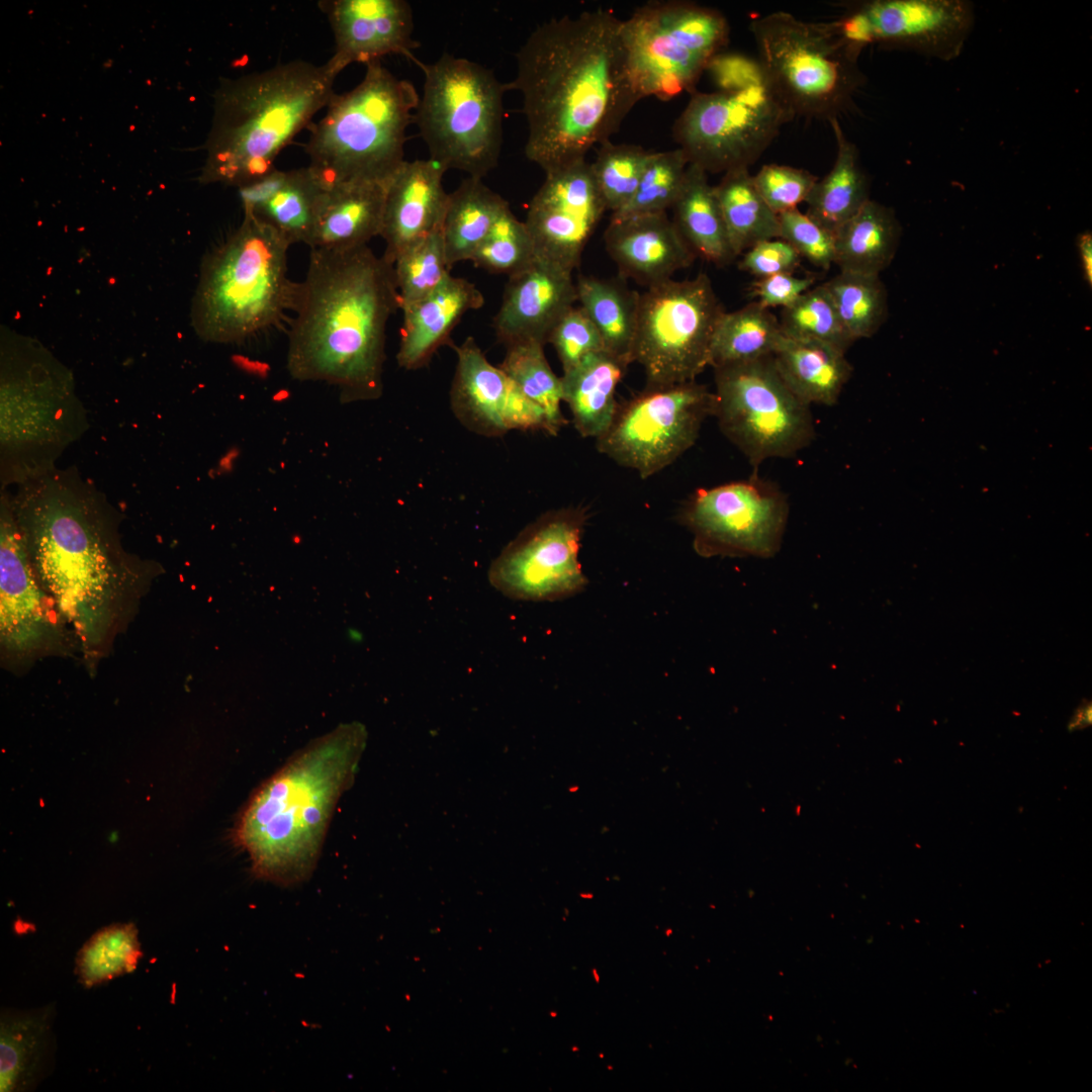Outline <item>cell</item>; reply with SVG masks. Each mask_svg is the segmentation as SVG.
<instances>
[{
	"label": "cell",
	"instance_id": "cell-1",
	"mask_svg": "<svg viewBox=\"0 0 1092 1092\" xmlns=\"http://www.w3.org/2000/svg\"><path fill=\"white\" fill-rule=\"evenodd\" d=\"M621 25L608 9L564 15L537 26L516 53V77L505 85L522 95L525 155L545 173L610 141L641 100Z\"/></svg>",
	"mask_w": 1092,
	"mask_h": 1092
},
{
	"label": "cell",
	"instance_id": "cell-2",
	"mask_svg": "<svg viewBox=\"0 0 1092 1092\" xmlns=\"http://www.w3.org/2000/svg\"><path fill=\"white\" fill-rule=\"evenodd\" d=\"M399 308L393 265L368 246L310 249L288 331L287 369L340 388L344 402L382 393L386 327Z\"/></svg>",
	"mask_w": 1092,
	"mask_h": 1092
},
{
	"label": "cell",
	"instance_id": "cell-3",
	"mask_svg": "<svg viewBox=\"0 0 1092 1092\" xmlns=\"http://www.w3.org/2000/svg\"><path fill=\"white\" fill-rule=\"evenodd\" d=\"M365 740L361 724H342L293 754L256 790L232 830L256 877L288 886L311 875Z\"/></svg>",
	"mask_w": 1092,
	"mask_h": 1092
},
{
	"label": "cell",
	"instance_id": "cell-4",
	"mask_svg": "<svg viewBox=\"0 0 1092 1092\" xmlns=\"http://www.w3.org/2000/svg\"><path fill=\"white\" fill-rule=\"evenodd\" d=\"M17 486L11 506L42 586L63 615L95 633L117 578L106 537L112 508L73 468L55 467Z\"/></svg>",
	"mask_w": 1092,
	"mask_h": 1092
},
{
	"label": "cell",
	"instance_id": "cell-5",
	"mask_svg": "<svg viewBox=\"0 0 1092 1092\" xmlns=\"http://www.w3.org/2000/svg\"><path fill=\"white\" fill-rule=\"evenodd\" d=\"M337 76L328 62L297 60L223 83L200 181L240 188L274 171L278 154L329 104Z\"/></svg>",
	"mask_w": 1092,
	"mask_h": 1092
},
{
	"label": "cell",
	"instance_id": "cell-6",
	"mask_svg": "<svg viewBox=\"0 0 1092 1092\" xmlns=\"http://www.w3.org/2000/svg\"><path fill=\"white\" fill-rule=\"evenodd\" d=\"M290 244L244 214L241 225L202 264L191 320L204 341L240 343L293 311L299 283L287 277Z\"/></svg>",
	"mask_w": 1092,
	"mask_h": 1092
},
{
	"label": "cell",
	"instance_id": "cell-7",
	"mask_svg": "<svg viewBox=\"0 0 1092 1092\" xmlns=\"http://www.w3.org/2000/svg\"><path fill=\"white\" fill-rule=\"evenodd\" d=\"M365 66L362 81L335 93L323 118L310 126L308 167L324 189L350 182L387 184L405 161L406 128L415 122L418 92L380 61Z\"/></svg>",
	"mask_w": 1092,
	"mask_h": 1092
},
{
	"label": "cell",
	"instance_id": "cell-8",
	"mask_svg": "<svg viewBox=\"0 0 1092 1092\" xmlns=\"http://www.w3.org/2000/svg\"><path fill=\"white\" fill-rule=\"evenodd\" d=\"M763 79L794 114L837 117L863 81L860 49L840 33L833 21H804L776 11L751 21Z\"/></svg>",
	"mask_w": 1092,
	"mask_h": 1092
},
{
	"label": "cell",
	"instance_id": "cell-9",
	"mask_svg": "<svg viewBox=\"0 0 1092 1092\" xmlns=\"http://www.w3.org/2000/svg\"><path fill=\"white\" fill-rule=\"evenodd\" d=\"M86 429L66 369L38 348L2 355L1 475L21 483L55 468Z\"/></svg>",
	"mask_w": 1092,
	"mask_h": 1092
},
{
	"label": "cell",
	"instance_id": "cell-10",
	"mask_svg": "<svg viewBox=\"0 0 1092 1092\" xmlns=\"http://www.w3.org/2000/svg\"><path fill=\"white\" fill-rule=\"evenodd\" d=\"M416 64L425 81L415 122L430 159L482 179L498 164L506 85L491 70L447 53Z\"/></svg>",
	"mask_w": 1092,
	"mask_h": 1092
},
{
	"label": "cell",
	"instance_id": "cell-11",
	"mask_svg": "<svg viewBox=\"0 0 1092 1092\" xmlns=\"http://www.w3.org/2000/svg\"><path fill=\"white\" fill-rule=\"evenodd\" d=\"M730 27L717 9L690 1H649L622 20L621 37L640 96L669 100L693 92L727 44Z\"/></svg>",
	"mask_w": 1092,
	"mask_h": 1092
},
{
	"label": "cell",
	"instance_id": "cell-12",
	"mask_svg": "<svg viewBox=\"0 0 1092 1092\" xmlns=\"http://www.w3.org/2000/svg\"><path fill=\"white\" fill-rule=\"evenodd\" d=\"M724 312L704 273L669 279L640 294L632 363L643 367L645 388L695 381L709 366L713 335Z\"/></svg>",
	"mask_w": 1092,
	"mask_h": 1092
},
{
	"label": "cell",
	"instance_id": "cell-13",
	"mask_svg": "<svg viewBox=\"0 0 1092 1092\" xmlns=\"http://www.w3.org/2000/svg\"><path fill=\"white\" fill-rule=\"evenodd\" d=\"M714 416L723 435L757 468L811 444L810 406L787 386L771 356L714 369Z\"/></svg>",
	"mask_w": 1092,
	"mask_h": 1092
},
{
	"label": "cell",
	"instance_id": "cell-14",
	"mask_svg": "<svg viewBox=\"0 0 1092 1092\" xmlns=\"http://www.w3.org/2000/svg\"><path fill=\"white\" fill-rule=\"evenodd\" d=\"M795 115L764 79L750 85L693 93L672 126L689 164L726 173L753 164Z\"/></svg>",
	"mask_w": 1092,
	"mask_h": 1092
},
{
	"label": "cell",
	"instance_id": "cell-15",
	"mask_svg": "<svg viewBox=\"0 0 1092 1092\" xmlns=\"http://www.w3.org/2000/svg\"><path fill=\"white\" fill-rule=\"evenodd\" d=\"M714 408V392L696 380L644 388L618 403L610 427L597 438V449L641 478H648L696 443Z\"/></svg>",
	"mask_w": 1092,
	"mask_h": 1092
},
{
	"label": "cell",
	"instance_id": "cell-16",
	"mask_svg": "<svg viewBox=\"0 0 1092 1092\" xmlns=\"http://www.w3.org/2000/svg\"><path fill=\"white\" fill-rule=\"evenodd\" d=\"M789 500L781 487L756 474L695 491L679 521L703 557H774L781 548Z\"/></svg>",
	"mask_w": 1092,
	"mask_h": 1092
},
{
	"label": "cell",
	"instance_id": "cell-17",
	"mask_svg": "<svg viewBox=\"0 0 1092 1092\" xmlns=\"http://www.w3.org/2000/svg\"><path fill=\"white\" fill-rule=\"evenodd\" d=\"M582 506L548 511L525 527L488 569V581L517 601L553 602L575 596L587 579L578 560L588 520Z\"/></svg>",
	"mask_w": 1092,
	"mask_h": 1092
},
{
	"label": "cell",
	"instance_id": "cell-18",
	"mask_svg": "<svg viewBox=\"0 0 1092 1092\" xmlns=\"http://www.w3.org/2000/svg\"><path fill=\"white\" fill-rule=\"evenodd\" d=\"M833 20L851 44L907 49L943 61L957 58L973 28V5L964 0L852 2Z\"/></svg>",
	"mask_w": 1092,
	"mask_h": 1092
},
{
	"label": "cell",
	"instance_id": "cell-19",
	"mask_svg": "<svg viewBox=\"0 0 1092 1092\" xmlns=\"http://www.w3.org/2000/svg\"><path fill=\"white\" fill-rule=\"evenodd\" d=\"M545 174L524 222L536 257L572 272L607 208L585 159Z\"/></svg>",
	"mask_w": 1092,
	"mask_h": 1092
},
{
	"label": "cell",
	"instance_id": "cell-20",
	"mask_svg": "<svg viewBox=\"0 0 1092 1092\" xmlns=\"http://www.w3.org/2000/svg\"><path fill=\"white\" fill-rule=\"evenodd\" d=\"M457 365L450 391L456 418L470 431L500 437L511 430H541L551 435L544 412L486 359L472 337L456 346Z\"/></svg>",
	"mask_w": 1092,
	"mask_h": 1092
},
{
	"label": "cell",
	"instance_id": "cell-21",
	"mask_svg": "<svg viewBox=\"0 0 1092 1092\" xmlns=\"http://www.w3.org/2000/svg\"><path fill=\"white\" fill-rule=\"evenodd\" d=\"M16 521L10 495L0 502V638L14 653H30L44 645L56 628L54 599L41 588Z\"/></svg>",
	"mask_w": 1092,
	"mask_h": 1092
},
{
	"label": "cell",
	"instance_id": "cell-22",
	"mask_svg": "<svg viewBox=\"0 0 1092 1092\" xmlns=\"http://www.w3.org/2000/svg\"><path fill=\"white\" fill-rule=\"evenodd\" d=\"M335 37L328 61L336 73L352 63L368 64L398 54L413 62L420 43L413 38V11L404 0H327L318 3Z\"/></svg>",
	"mask_w": 1092,
	"mask_h": 1092
},
{
	"label": "cell",
	"instance_id": "cell-23",
	"mask_svg": "<svg viewBox=\"0 0 1092 1092\" xmlns=\"http://www.w3.org/2000/svg\"><path fill=\"white\" fill-rule=\"evenodd\" d=\"M570 271L537 258L509 277L492 327L506 347L518 343H547L561 317L577 301Z\"/></svg>",
	"mask_w": 1092,
	"mask_h": 1092
},
{
	"label": "cell",
	"instance_id": "cell-24",
	"mask_svg": "<svg viewBox=\"0 0 1092 1092\" xmlns=\"http://www.w3.org/2000/svg\"><path fill=\"white\" fill-rule=\"evenodd\" d=\"M446 170L436 161H404L386 184L382 228L383 257L393 265L407 248L442 228L449 193Z\"/></svg>",
	"mask_w": 1092,
	"mask_h": 1092
},
{
	"label": "cell",
	"instance_id": "cell-25",
	"mask_svg": "<svg viewBox=\"0 0 1092 1092\" xmlns=\"http://www.w3.org/2000/svg\"><path fill=\"white\" fill-rule=\"evenodd\" d=\"M604 238L621 276L647 288L671 279L696 258L666 212L611 218Z\"/></svg>",
	"mask_w": 1092,
	"mask_h": 1092
},
{
	"label": "cell",
	"instance_id": "cell-26",
	"mask_svg": "<svg viewBox=\"0 0 1092 1092\" xmlns=\"http://www.w3.org/2000/svg\"><path fill=\"white\" fill-rule=\"evenodd\" d=\"M483 304L484 296L472 282L451 275L434 292L401 309L398 365L406 370L427 366L440 347L451 345L450 334L462 316Z\"/></svg>",
	"mask_w": 1092,
	"mask_h": 1092
},
{
	"label": "cell",
	"instance_id": "cell-27",
	"mask_svg": "<svg viewBox=\"0 0 1092 1092\" xmlns=\"http://www.w3.org/2000/svg\"><path fill=\"white\" fill-rule=\"evenodd\" d=\"M386 184L350 182L323 188L308 247L348 250L380 236Z\"/></svg>",
	"mask_w": 1092,
	"mask_h": 1092
},
{
	"label": "cell",
	"instance_id": "cell-28",
	"mask_svg": "<svg viewBox=\"0 0 1092 1092\" xmlns=\"http://www.w3.org/2000/svg\"><path fill=\"white\" fill-rule=\"evenodd\" d=\"M53 1004L31 1010L3 1009L0 1019V1091L36 1087L54 1056Z\"/></svg>",
	"mask_w": 1092,
	"mask_h": 1092
},
{
	"label": "cell",
	"instance_id": "cell-29",
	"mask_svg": "<svg viewBox=\"0 0 1092 1092\" xmlns=\"http://www.w3.org/2000/svg\"><path fill=\"white\" fill-rule=\"evenodd\" d=\"M781 378L805 404L834 405L852 374L842 351L784 336L771 355Z\"/></svg>",
	"mask_w": 1092,
	"mask_h": 1092
},
{
	"label": "cell",
	"instance_id": "cell-30",
	"mask_svg": "<svg viewBox=\"0 0 1092 1092\" xmlns=\"http://www.w3.org/2000/svg\"><path fill=\"white\" fill-rule=\"evenodd\" d=\"M628 367L607 351L587 355L575 367L563 372L562 399L582 437L599 438L610 427L618 403L616 389Z\"/></svg>",
	"mask_w": 1092,
	"mask_h": 1092
},
{
	"label": "cell",
	"instance_id": "cell-31",
	"mask_svg": "<svg viewBox=\"0 0 1092 1092\" xmlns=\"http://www.w3.org/2000/svg\"><path fill=\"white\" fill-rule=\"evenodd\" d=\"M828 122L836 140V158L831 170L816 181L805 202L806 214L835 234L870 200V183L857 148L846 138L837 117Z\"/></svg>",
	"mask_w": 1092,
	"mask_h": 1092
},
{
	"label": "cell",
	"instance_id": "cell-32",
	"mask_svg": "<svg viewBox=\"0 0 1092 1092\" xmlns=\"http://www.w3.org/2000/svg\"><path fill=\"white\" fill-rule=\"evenodd\" d=\"M902 229L894 210L874 200L834 234V264L840 271L880 275L893 261Z\"/></svg>",
	"mask_w": 1092,
	"mask_h": 1092
},
{
	"label": "cell",
	"instance_id": "cell-33",
	"mask_svg": "<svg viewBox=\"0 0 1092 1092\" xmlns=\"http://www.w3.org/2000/svg\"><path fill=\"white\" fill-rule=\"evenodd\" d=\"M673 222L696 256L718 266L732 262L731 247L714 186L707 173L689 164L681 190L671 207Z\"/></svg>",
	"mask_w": 1092,
	"mask_h": 1092
},
{
	"label": "cell",
	"instance_id": "cell-34",
	"mask_svg": "<svg viewBox=\"0 0 1092 1092\" xmlns=\"http://www.w3.org/2000/svg\"><path fill=\"white\" fill-rule=\"evenodd\" d=\"M508 208L509 202L481 178L468 177L449 193L442 234L450 268L460 261L471 260Z\"/></svg>",
	"mask_w": 1092,
	"mask_h": 1092
},
{
	"label": "cell",
	"instance_id": "cell-35",
	"mask_svg": "<svg viewBox=\"0 0 1092 1092\" xmlns=\"http://www.w3.org/2000/svg\"><path fill=\"white\" fill-rule=\"evenodd\" d=\"M577 301L598 330L605 350L626 364L632 363L639 295L620 282L580 276Z\"/></svg>",
	"mask_w": 1092,
	"mask_h": 1092
},
{
	"label": "cell",
	"instance_id": "cell-36",
	"mask_svg": "<svg viewBox=\"0 0 1092 1092\" xmlns=\"http://www.w3.org/2000/svg\"><path fill=\"white\" fill-rule=\"evenodd\" d=\"M782 337L779 320L758 301L725 311L713 335L709 366L716 369L769 357Z\"/></svg>",
	"mask_w": 1092,
	"mask_h": 1092
},
{
	"label": "cell",
	"instance_id": "cell-37",
	"mask_svg": "<svg viewBox=\"0 0 1092 1092\" xmlns=\"http://www.w3.org/2000/svg\"><path fill=\"white\" fill-rule=\"evenodd\" d=\"M714 188L736 257L758 242L780 238L779 217L757 192L747 168L724 173Z\"/></svg>",
	"mask_w": 1092,
	"mask_h": 1092
},
{
	"label": "cell",
	"instance_id": "cell-38",
	"mask_svg": "<svg viewBox=\"0 0 1092 1092\" xmlns=\"http://www.w3.org/2000/svg\"><path fill=\"white\" fill-rule=\"evenodd\" d=\"M323 187L309 167L283 171L269 196L244 212L270 225L292 245L310 243Z\"/></svg>",
	"mask_w": 1092,
	"mask_h": 1092
},
{
	"label": "cell",
	"instance_id": "cell-39",
	"mask_svg": "<svg viewBox=\"0 0 1092 1092\" xmlns=\"http://www.w3.org/2000/svg\"><path fill=\"white\" fill-rule=\"evenodd\" d=\"M851 338L873 337L888 317V292L880 275L840 271L824 282Z\"/></svg>",
	"mask_w": 1092,
	"mask_h": 1092
},
{
	"label": "cell",
	"instance_id": "cell-40",
	"mask_svg": "<svg viewBox=\"0 0 1092 1092\" xmlns=\"http://www.w3.org/2000/svg\"><path fill=\"white\" fill-rule=\"evenodd\" d=\"M498 367L545 414L551 435L567 424L561 413L562 382L551 369L544 346L535 342L511 345Z\"/></svg>",
	"mask_w": 1092,
	"mask_h": 1092
},
{
	"label": "cell",
	"instance_id": "cell-41",
	"mask_svg": "<svg viewBox=\"0 0 1092 1092\" xmlns=\"http://www.w3.org/2000/svg\"><path fill=\"white\" fill-rule=\"evenodd\" d=\"M139 933L132 923H117L94 933L76 958V975L86 988L132 972L141 957Z\"/></svg>",
	"mask_w": 1092,
	"mask_h": 1092
},
{
	"label": "cell",
	"instance_id": "cell-42",
	"mask_svg": "<svg viewBox=\"0 0 1092 1092\" xmlns=\"http://www.w3.org/2000/svg\"><path fill=\"white\" fill-rule=\"evenodd\" d=\"M450 270L441 228L407 248L393 263L399 308L438 289L451 276Z\"/></svg>",
	"mask_w": 1092,
	"mask_h": 1092
},
{
	"label": "cell",
	"instance_id": "cell-43",
	"mask_svg": "<svg viewBox=\"0 0 1092 1092\" xmlns=\"http://www.w3.org/2000/svg\"><path fill=\"white\" fill-rule=\"evenodd\" d=\"M779 322L788 338L821 342L843 353L855 342L843 326L824 283L810 288L783 308Z\"/></svg>",
	"mask_w": 1092,
	"mask_h": 1092
},
{
	"label": "cell",
	"instance_id": "cell-44",
	"mask_svg": "<svg viewBox=\"0 0 1092 1092\" xmlns=\"http://www.w3.org/2000/svg\"><path fill=\"white\" fill-rule=\"evenodd\" d=\"M688 159L680 149L651 154L630 201L611 218L666 212L681 190Z\"/></svg>",
	"mask_w": 1092,
	"mask_h": 1092
},
{
	"label": "cell",
	"instance_id": "cell-45",
	"mask_svg": "<svg viewBox=\"0 0 1092 1092\" xmlns=\"http://www.w3.org/2000/svg\"><path fill=\"white\" fill-rule=\"evenodd\" d=\"M651 154L636 145H600L590 165L607 210L615 213L630 201Z\"/></svg>",
	"mask_w": 1092,
	"mask_h": 1092
},
{
	"label": "cell",
	"instance_id": "cell-46",
	"mask_svg": "<svg viewBox=\"0 0 1092 1092\" xmlns=\"http://www.w3.org/2000/svg\"><path fill=\"white\" fill-rule=\"evenodd\" d=\"M535 259L534 243L525 222L508 208L470 261L490 273L510 277L527 268Z\"/></svg>",
	"mask_w": 1092,
	"mask_h": 1092
},
{
	"label": "cell",
	"instance_id": "cell-47",
	"mask_svg": "<svg viewBox=\"0 0 1092 1092\" xmlns=\"http://www.w3.org/2000/svg\"><path fill=\"white\" fill-rule=\"evenodd\" d=\"M752 180L763 201L779 215L805 202L818 178L804 169L767 164Z\"/></svg>",
	"mask_w": 1092,
	"mask_h": 1092
},
{
	"label": "cell",
	"instance_id": "cell-48",
	"mask_svg": "<svg viewBox=\"0 0 1092 1092\" xmlns=\"http://www.w3.org/2000/svg\"><path fill=\"white\" fill-rule=\"evenodd\" d=\"M780 238L818 268L828 270L834 264L835 236L798 208L778 215Z\"/></svg>",
	"mask_w": 1092,
	"mask_h": 1092
},
{
	"label": "cell",
	"instance_id": "cell-49",
	"mask_svg": "<svg viewBox=\"0 0 1092 1092\" xmlns=\"http://www.w3.org/2000/svg\"><path fill=\"white\" fill-rule=\"evenodd\" d=\"M547 343L554 347L563 372L575 367L587 355L605 350L598 330L580 306H573L561 317Z\"/></svg>",
	"mask_w": 1092,
	"mask_h": 1092
},
{
	"label": "cell",
	"instance_id": "cell-50",
	"mask_svg": "<svg viewBox=\"0 0 1092 1092\" xmlns=\"http://www.w3.org/2000/svg\"><path fill=\"white\" fill-rule=\"evenodd\" d=\"M801 257L786 241L775 238L758 242L744 252L739 268L755 277L763 278L781 273H793Z\"/></svg>",
	"mask_w": 1092,
	"mask_h": 1092
},
{
	"label": "cell",
	"instance_id": "cell-51",
	"mask_svg": "<svg viewBox=\"0 0 1092 1092\" xmlns=\"http://www.w3.org/2000/svg\"><path fill=\"white\" fill-rule=\"evenodd\" d=\"M813 277H797L793 273H781L752 282L750 292L766 308L793 304L804 292L812 288Z\"/></svg>",
	"mask_w": 1092,
	"mask_h": 1092
},
{
	"label": "cell",
	"instance_id": "cell-52",
	"mask_svg": "<svg viewBox=\"0 0 1092 1092\" xmlns=\"http://www.w3.org/2000/svg\"><path fill=\"white\" fill-rule=\"evenodd\" d=\"M707 69L719 85V90L737 89L763 79L757 61L738 55L718 54Z\"/></svg>",
	"mask_w": 1092,
	"mask_h": 1092
},
{
	"label": "cell",
	"instance_id": "cell-53",
	"mask_svg": "<svg viewBox=\"0 0 1092 1092\" xmlns=\"http://www.w3.org/2000/svg\"><path fill=\"white\" fill-rule=\"evenodd\" d=\"M1077 248L1081 259L1083 277L1089 288L1092 287V234L1090 231L1079 234Z\"/></svg>",
	"mask_w": 1092,
	"mask_h": 1092
},
{
	"label": "cell",
	"instance_id": "cell-54",
	"mask_svg": "<svg viewBox=\"0 0 1092 1092\" xmlns=\"http://www.w3.org/2000/svg\"><path fill=\"white\" fill-rule=\"evenodd\" d=\"M1092 723V706L1090 702L1080 705L1074 712L1068 724L1070 732L1087 728Z\"/></svg>",
	"mask_w": 1092,
	"mask_h": 1092
}]
</instances>
